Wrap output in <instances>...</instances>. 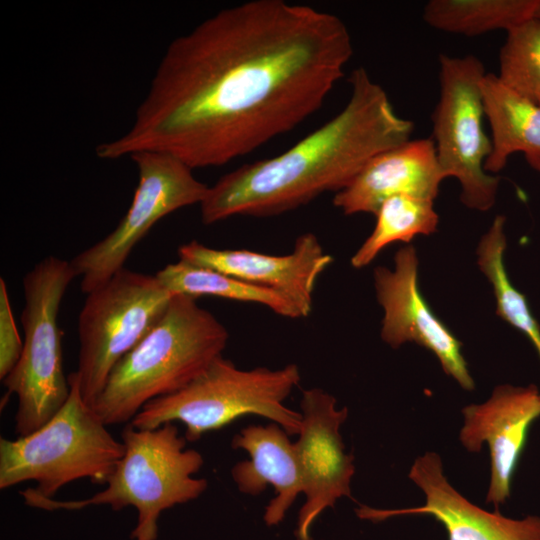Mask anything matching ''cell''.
Instances as JSON below:
<instances>
[{
    "label": "cell",
    "instance_id": "cell-1",
    "mask_svg": "<svg viewBox=\"0 0 540 540\" xmlns=\"http://www.w3.org/2000/svg\"><path fill=\"white\" fill-rule=\"evenodd\" d=\"M352 54L345 23L309 5L251 0L220 10L169 44L132 127L96 155L152 151L192 170L222 166L316 112Z\"/></svg>",
    "mask_w": 540,
    "mask_h": 540
},
{
    "label": "cell",
    "instance_id": "cell-2",
    "mask_svg": "<svg viewBox=\"0 0 540 540\" xmlns=\"http://www.w3.org/2000/svg\"><path fill=\"white\" fill-rule=\"evenodd\" d=\"M348 81L350 97L336 116L285 152L242 165L208 187L200 203L203 223L279 215L337 193L373 157L410 140L414 123L395 112L363 67Z\"/></svg>",
    "mask_w": 540,
    "mask_h": 540
},
{
    "label": "cell",
    "instance_id": "cell-3",
    "mask_svg": "<svg viewBox=\"0 0 540 540\" xmlns=\"http://www.w3.org/2000/svg\"><path fill=\"white\" fill-rule=\"evenodd\" d=\"M196 299L176 294L155 326L113 367L92 408L128 424L149 401L172 394L222 356L229 333Z\"/></svg>",
    "mask_w": 540,
    "mask_h": 540
},
{
    "label": "cell",
    "instance_id": "cell-4",
    "mask_svg": "<svg viewBox=\"0 0 540 540\" xmlns=\"http://www.w3.org/2000/svg\"><path fill=\"white\" fill-rule=\"evenodd\" d=\"M121 437L123 456L103 490L85 499L60 501L27 488L19 492L25 504L47 511L100 505L120 511L133 506L137 524L131 539L156 540L160 514L198 498L207 489L206 479L194 477L204 459L200 452L186 449L187 440L174 422L153 429H137L128 423Z\"/></svg>",
    "mask_w": 540,
    "mask_h": 540
},
{
    "label": "cell",
    "instance_id": "cell-5",
    "mask_svg": "<svg viewBox=\"0 0 540 540\" xmlns=\"http://www.w3.org/2000/svg\"><path fill=\"white\" fill-rule=\"evenodd\" d=\"M299 381L295 364L276 370H242L220 356L184 388L145 404L130 424L153 429L180 421L186 426L184 437L194 442L241 416L254 414L279 424L288 435H298L302 415L284 401Z\"/></svg>",
    "mask_w": 540,
    "mask_h": 540
},
{
    "label": "cell",
    "instance_id": "cell-6",
    "mask_svg": "<svg viewBox=\"0 0 540 540\" xmlns=\"http://www.w3.org/2000/svg\"><path fill=\"white\" fill-rule=\"evenodd\" d=\"M68 381L69 397L48 423L27 436L0 439L1 490L34 481L35 493L54 498L79 479L105 485L123 456V442L84 401L76 372Z\"/></svg>",
    "mask_w": 540,
    "mask_h": 540
},
{
    "label": "cell",
    "instance_id": "cell-7",
    "mask_svg": "<svg viewBox=\"0 0 540 540\" xmlns=\"http://www.w3.org/2000/svg\"><path fill=\"white\" fill-rule=\"evenodd\" d=\"M75 277L70 262L51 255L23 278L22 353L2 380L8 393L17 397L18 436H27L48 423L69 397L57 318L62 298Z\"/></svg>",
    "mask_w": 540,
    "mask_h": 540
},
{
    "label": "cell",
    "instance_id": "cell-8",
    "mask_svg": "<svg viewBox=\"0 0 540 540\" xmlns=\"http://www.w3.org/2000/svg\"><path fill=\"white\" fill-rule=\"evenodd\" d=\"M173 296L156 276L126 268L87 294L78 317L75 372L88 405L93 406L115 364L155 326Z\"/></svg>",
    "mask_w": 540,
    "mask_h": 540
},
{
    "label": "cell",
    "instance_id": "cell-9",
    "mask_svg": "<svg viewBox=\"0 0 540 540\" xmlns=\"http://www.w3.org/2000/svg\"><path fill=\"white\" fill-rule=\"evenodd\" d=\"M486 73L474 55L441 54L439 98L431 115L432 140L445 178L455 177L461 202L482 212L494 206L500 182L484 168L492 149L483 127L481 81Z\"/></svg>",
    "mask_w": 540,
    "mask_h": 540
},
{
    "label": "cell",
    "instance_id": "cell-10",
    "mask_svg": "<svg viewBox=\"0 0 540 540\" xmlns=\"http://www.w3.org/2000/svg\"><path fill=\"white\" fill-rule=\"evenodd\" d=\"M130 157L139 180L129 209L110 234L70 261L86 294L124 268L133 248L154 224L178 209L200 204L208 190L190 167L173 156L143 151Z\"/></svg>",
    "mask_w": 540,
    "mask_h": 540
},
{
    "label": "cell",
    "instance_id": "cell-11",
    "mask_svg": "<svg viewBox=\"0 0 540 540\" xmlns=\"http://www.w3.org/2000/svg\"><path fill=\"white\" fill-rule=\"evenodd\" d=\"M301 429L294 442L306 501L298 514L297 540H312L311 527L341 497H351L354 457L345 452L340 427L348 409L336 408V399L312 388L302 393Z\"/></svg>",
    "mask_w": 540,
    "mask_h": 540
},
{
    "label": "cell",
    "instance_id": "cell-12",
    "mask_svg": "<svg viewBox=\"0 0 540 540\" xmlns=\"http://www.w3.org/2000/svg\"><path fill=\"white\" fill-rule=\"evenodd\" d=\"M395 267H377L374 284L384 310L381 338L393 348L414 342L431 351L444 372L465 390L475 388L461 353L462 343L432 312L418 287V258L413 246L397 251Z\"/></svg>",
    "mask_w": 540,
    "mask_h": 540
},
{
    "label": "cell",
    "instance_id": "cell-13",
    "mask_svg": "<svg viewBox=\"0 0 540 540\" xmlns=\"http://www.w3.org/2000/svg\"><path fill=\"white\" fill-rule=\"evenodd\" d=\"M408 476L425 494L424 505L386 510L360 504L356 515L373 522L401 515H428L442 524L448 540H540L539 516L512 519L498 510L489 512L476 506L449 483L441 457L435 452L417 457Z\"/></svg>",
    "mask_w": 540,
    "mask_h": 540
},
{
    "label": "cell",
    "instance_id": "cell-14",
    "mask_svg": "<svg viewBox=\"0 0 540 540\" xmlns=\"http://www.w3.org/2000/svg\"><path fill=\"white\" fill-rule=\"evenodd\" d=\"M462 413L459 439L464 448L479 452L484 443L489 447L491 476L486 502L498 509L510 497L529 428L540 416V391L533 384L499 385L487 401L468 405Z\"/></svg>",
    "mask_w": 540,
    "mask_h": 540
},
{
    "label": "cell",
    "instance_id": "cell-15",
    "mask_svg": "<svg viewBox=\"0 0 540 540\" xmlns=\"http://www.w3.org/2000/svg\"><path fill=\"white\" fill-rule=\"evenodd\" d=\"M178 256L191 264L280 293L297 308L301 318L310 315L317 279L333 261L318 237L309 232L298 236L293 250L282 256L246 249L220 250L195 240L181 245Z\"/></svg>",
    "mask_w": 540,
    "mask_h": 540
},
{
    "label": "cell",
    "instance_id": "cell-16",
    "mask_svg": "<svg viewBox=\"0 0 540 540\" xmlns=\"http://www.w3.org/2000/svg\"><path fill=\"white\" fill-rule=\"evenodd\" d=\"M444 179L432 138L410 139L373 157L335 193L333 205L346 215H376L381 204L396 195L434 200Z\"/></svg>",
    "mask_w": 540,
    "mask_h": 540
},
{
    "label": "cell",
    "instance_id": "cell-17",
    "mask_svg": "<svg viewBox=\"0 0 540 540\" xmlns=\"http://www.w3.org/2000/svg\"><path fill=\"white\" fill-rule=\"evenodd\" d=\"M277 423L266 426L250 425L232 439L234 449L248 452L250 460L241 461L231 470L240 492L256 496L271 485L275 497L265 508L263 519L267 526L278 525L303 493V481L294 443Z\"/></svg>",
    "mask_w": 540,
    "mask_h": 540
},
{
    "label": "cell",
    "instance_id": "cell-18",
    "mask_svg": "<svg viewBox=\"0 0 540 540\" xmlns=\"http://www.w3.org/2000/svg\"><path fill=\"white\" fill-rule=\"evenodd\" d=\"M484 112L491 129V153L484 168L500 172L517 152L540 173V107L523 97L500 78L487 72L482 81Z\"/></svg>",
    "mask_w": 540,
    "mask_h": 540
},
{
    "label": "cell",
    "instance_id": "cell-19",
    "mask_svg": "<svg viewBox=\"0 0 540 540\" xmlns=\"http://www.w3.org/2000/svg\"><path fill=\"white\" fill-rule=\"evenodd\" d=\"M539 5L540 0H430L423 19L436 30L467 37L508 33L534 18Z\"/></svg>",
    "mask_w": 540,
    "mask_h": 540
},
{
    "label": "cell",
    "instance_id": "cell-20",
    "mask_svg": "<svg viewBox=\"0 0 540 540\" xmlns=\"http://www.w3.org/2000/svg\"><path fill=\"white\" fill-rule=\"evenodd\" d=\"M157 279L173 295L193 298L216 296L264 305L287 318H301L297 308L280 293L219 271L180 260L159 270Z\"/></svg>",
    "mask_w": 540,
    "mask_h": 540
},
{
    "label": "cell",
    "instance_id": "cell-21",
    "mask_svg": "<svg viewBox=\"0 0 540 540\" xmlns=\"http://www.w3.org/2000/svg\"><path fill=\"white\" fill-rule=\"evenodd\" d=\"M507 241L505 217L497 215L477 248V262L487 277L496 299V314L521 331L532 343L540 358V326L528 301L510 281L504 263Z\"/></svg>",
    "mask_w": 540,
    "mask_h": 540
},
{
    "label": "cell",
    "instance_id": "cell-22",
    "mask_svg": "<svg viewBox=\"0 0 540 540\" xmlns=\"http://www.w3.org/2000/svg\"><path fill=\"white\" fill-rule=\"evenodd\" d=\"M431 199L396 195L386 199L376 213L372 233L351 258V265L360 269L369 265L389 244L410 242L416 235H429L437 230L439 216Z\"/></svg>",
    "mask_w": 540,
    "mask_h": 540
},
{
    "label": "cell",
    "instance_id": "cell-23",
    "mask_svg": "<svg viewBox=\"0 0 540 540\" xmlns=\"http://www.w3.org/2000/svg\"><path fill=\"white\" fill-rule=\"evenodd\" d=\"M500 80L536 104L540 98V19L507 33L499 53Z\"/></svg>",
    "mask_w": 540,
    "mask_h": 540
},
{
    "label": "cell",
    "instance_id": "cell-24",
    "mask_svg": "<svg viewBox=\"0 0 540 540\" xmlns=\"http://www.w3.org/2000/svg\"><path fill=\"white\" fill-rule=\"evenodd\" d=\"M23 348L14 319L6 283L0 278V379L18 362Z\"/></svg>",
    "mask_w": 540,
    "mask_h": 540
},
{
    "label": "cell",
    "instance_id": "cell-25",
    "mask_svg": "<svg viewBox=\"0 0 540 540\" xmlns=\"http://www.w3.org/2000/svg\"><path fill=\"white\" fill-rule=\"evenodd\" d=\"M535 17L540 19V5L538 7Z\"/></svg>",
    "mask_w": 540,
    "mask_h": 540
},
{
    "label": "cell",
    "instance_id": "cell-26",
    "mask_svg": "<svg viewBox=\"0 0 540 540\" xmlns=\"http://www.w3.org/2000/svg\"><path fill=\"white\" fill-rule=\"evenodd\" d=\"M536 104L540 107V99L538 100V102Z\"/></svg>",
    "mask_w": 540,
    "mask_h": 540
}]
</instances>
